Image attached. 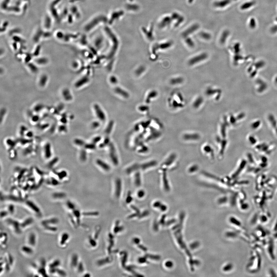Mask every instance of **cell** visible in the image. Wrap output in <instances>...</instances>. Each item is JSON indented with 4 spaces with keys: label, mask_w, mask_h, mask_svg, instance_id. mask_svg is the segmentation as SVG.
<instances>
[{
    "label": "cell",
    "mask_w": 277,
    "mask_h": 277,
    "mask_svg": "<svg viewBox=\"0 0 277 277\" xmlns=\"http://www.w3.org/2000/svg\"><path fill=\"white\" fill-rule=\"evenodd\" d=\"M5 221L7 224L11 228L16 234L19 235L22 233V229L20 225V222L11 218H8Z\"/></svg>",
    "instance_id": "6da1fadb"
},
{
    "label": "cell",
    "mask_w": 277,
    "mask_h": 277,
    "mask_svg": "<svg viewBox=\"0 0 277 277\" xmlns=\"http://www.w3.org/2000/svg\"><path fill=\"white\" fill-rule=\"evenodd\" d=\"M26 206L32 212H34L35 214L40 215L41 214V209L39 208L36 204L35 203L33 202L30 200H28L25 202Z\"/></svg>",
    "instance_id": "7a4b0ae2"
},
{
    "label": "cell",
    "mask_w": 277,
    "mask_h": 277,
    "mask_svg": "<svg viewBox=\"0 0 277 277\" xmlns=\"http://www.w3.org/2000/svg\"><path fill=\"white\" fill-rule=\"evenodd\" d=\"M207 57H208V55L205 53L199 54L191 59L189 61L188 64L190 65H194L205 60Z\"/></svg>",
    "instance_id": "3957f363"
},
{
    "label": "cell",
    "mask_w": 277,
    "mask_h": 277,
    "mask_svg": "<svg viewBox=\"0 0 277 277\" xmlns=\"http://www.w3.org/2000/svg\"><path fill=\"white\" fill-rule=\"evenodd\" d=\"M59 222V220L58 218L57 217H52L42 220L41 222V224L42 226L46 225H56L58 224Z\"/></svg>",
    "instance_id": "277c9868"
},
{
    "label": "cell",
    "mask_w": 277,
    "mask_h": 277,
    "mask_svg": "<svg viewBox=\"0 0 277 277\" xmlns=\"http://www.w3.org/2000/svg\"><path fill=\"white\" fill-rule=\"evenodd\" d=\"M34 218L32 217H29L26 218L23 221L20 222V225L23 230L29 227L34 223Z\"/></svg>",
    "instance_id": "5b68a950"
},
{
    "label": "cell",
    "mask_w": 277,
    "mask_h": 277,
    "mask_svg": "<svg viewBox=\"0 0 277 277\" xmlns=\"http://www.w3.org/2000/svg\"><path fill=\"white\" fill-rule=\"evenodd\" d=\"M28 245L32 247L36 246L37 243V237L35 233L34 232L29 233L28 237Z\"/></svg>",
    "instance_id": "8992f818"
},
{
    "label": "cell",
    "mask_w": 277,
    "mask_h": 277,
    "mask_svg": "<svg viewBox=\"0 0 277 277\" xmlns=\"http://www.w3.org/2000/svg\"><path fill=\"white\" fill-rule=\"evenodd\" d=\"M110 158L111 159L113 163L115 165L118 164V161L117 158V157L116 153H115V148L113 144H110Z\"/></svg>",
    "instance_id": "52a82bcc"
},
{
    "label": "cell",
    "mask_w": 277,
    "mask_h": 277,
    "mask_svg": "<svg viewBox=\"0 0 277 277\" xmlns=\"http://www.w3.org/2000/svg\"><path fill=\"white\" fill-rule=\"evenodd\" d=\"M70 238V235L67 232H64L62 233L61 235L60 241H59V244L60 246H65L67 244Z\"/></svg>",
    "instance_id": "ba28073f"
},
{
    "label": "cell",
    "mask_w": 277,
    "mask_h": 277,
    "mask_svg": "<svg viewBox=\"0 0 277 277\" xmlns=\"http://www.w3.org/2000/svg\"><path fill=\"white\" fill-rule=\"evenodd\" d=\"M79 262L78 255L76 253L72 255L70 261V265L72 268H76Z\"/></svg>",
    "instance_id": "9c48e42d"
},
{
    "label": "cell",
    "mask_w": 277,
    "mask_h": 277,
    "mask_svg": "<svg viewBox=\"0 0 277 277\" xmlns=\"http://www.w3.org/2000/svg\"><path fill=\"white\" fill-rule=\"evenodd\" d=\"M8 241V235L5 232H1V246L3 248L6 247Z\"/></svg>",
    "instance_id": "30bf717a"
},
{
    "label": "cell",
    "mask_w": 277,
    "mask_h": 277,
    "mask_svg": "<svg viewBox=\"0 0 277 277\" xmlns=\"http://www.w3.org/2000/svg\"><path fill=\"white\" fill-rule=\"evenodd\" d=\"M115 196L117 197H119L120 196L122 189L121 181L119 179H117L115 181Z\"/></svg>",
    "instance_id": "8fae6325"
},
{
    "label": "cell",
    "mask_w": 277,
    "mask_h": 277,
    "mask_svg": "<svg viewBox=\"0 0 277 277\" xmlns=\"http://www.w3.org/2000/svg\"><path fill=\"white\" fill-rule=\"evenodd\" d=\"M72 214L76 220L77 226H79L80 223V212L79 210L76 209L72 211Z\"/></svg>",
    "instance_id": "7c38bea8"
},
{
    "label": "cell",
    "mask_w": 277,
    "mask_h": 277,
    "mask_svg": "<svg viewBox=\"0 0 277 277\" xmlns=\"http://www.w3.org/2000/svg\"><path fill=\"white\" fill-rule=\"evenodd\" d=\"M21 251L27 255H31L34 253L33 247L29 245H24L21 248Z\"/></svg>",
    "instance_id": "4fadbf2b"
},
{
    "label": "cell",
    "mask_w": 277,
    "mask_h": 277,
    "mask_svg": "<svg viewBox=\"0 0 277 277\" xmlns=\"http://www.w3.org/2000/svg\"><path fill=\"white\" fill-rule=\"evenodd\" d=\"M96 163L98 166L103 169L105 171H109L111 168L108 164H107L104 161L100 160H98L96 161Z\"/></svg>",
    "instance_id": "5bb4252c"
},
{
    "label": "cell",
    "mask_w": 277,
    "mask_h": 277,
    "mask_svg": "<svg viewBox=\"0 0 277 277\" xmlns=\"http://www.w3.org/2000/svg\"><path fill=\"white\" fill-rule=\"evenodd\" d=\"M34 266L35 267H34V268L37 269L38 274H39L40 275L43 277L49 276L47 272L46 269V268L40 267L39 266H37L36 265L35 266Z\"/></svg>",
    "instance_id": "9a60e30c"
},
{
    "label": "cell",
    "mask_w": 277,
    "mask_h": 277,
    "mask_svg": "<svg viewBox=\"0 0 277 277\" xmlns=\"http://www.w3.org/2000/svg\"><path fill=\"white\" fill-rule=\"evenodd\" d=\"M61 264V261L59 259H55L50 263L48 265L49 269H55L59 268Z\"/></svg>",
    "instance_id": "2e32d148"
},
{
    "label": "cell",
    "mask_w": 277,
    "mask_h": 277,
    "mask_svg": "<svg viewBox=\"0 0 277 277\" xmlns=\"http://www.w3.org/2000/svg\"><path fill=\"white\" fill-rule=\"evenodd\" d=\"M42 227L45 231L51 233H55L58 230V228L55 225H46Z\"/></svg>",
    "instance_id": "e0dca14e"
},
{
    "label": "cell",
    "mask_w": 277,
    "mask_h": 277,
    "mask_svg": "<svg viewBox=\"0 0 277 277\" xmlns=\"http://www.w3.org/2000/svg\"><path fill=\"white\" fill-rule=\"evenodd\" d=\"M184 79L182 77H176L172 78L170 80V83L172 85H177L181 84L183 82Z\"/></svg>",
    "instance_id": "ac0fdd59"
},
{
    "label": "cell",
    "mask_w": 277,
    "mask_h": 277,
    "mask_svg": "<svg viewBox=\"0 0 277 277\" xmlns=\"http://www.w3.org/2000/svg\"><path fill=\"white\" fill-rule=\"evenodd\" d=\"M5 258H6L7 260L9 263V264L10 265L11 267L13 266L14 263V259L11 254L9 253H7L6 255H5Z\"/></svg>",
    "instance_id": "d6986e66"
},
{
    "label": "cell",
    "mask_w": 277,
    "mask_h": 277,
    "mask_svg": "<svg viewBox=\"0 0 277 277\" xmlns=\"http://www.w3.org/2000/svg\"><path fill=\"white\" fill-rule=\"evenodd\" d=\"M65 194L63 193H55L52 195V197L54 199H63L65 198Z\"/></svg>",
    "instance_id": "ffe728a7"
},
{
    "label": "cell",
    "mask_w": 277,
    "mask_h": 277,
    "mask_svg": "<svg viewBox=\"0 0 277 277\" xmlns=\"http://www.w3.org/2000/svg\"><path fill=\"white\" fill-rule=\"evenodd\" d=\"M55 274H57L58 275L61 277H65L67 276V272H65L64 269H61L59 268H57Z\"/></svg>",
    "instance_id": "44dd1931"
},
{
    "label": "cell",
    "mask_w": 277,
    "mask_h": 277,
    "mask_svg": "<svg viewBox=\"0 0 277 277\" xmlns=\"http://www.w3.org/2000/svg\"><path fill=\"white\" fill-rule=\"evenodd\" d=\"M66 206L67 209L71 211L76 209V206L75 204L70 200H68L67 201L66 203Z\"/></svg>",
    "instance_id": "7402d4cb"
},
{
    "label": "cell",
    "mask_w": 277,
    "mask_h": 277,
    "mask_svg": "<svg viewBox=\"0 0 277 277\" xmlns=\"http://www.w3.org/2000/svg\"><path fill=\"white\" fill-rule=\"evenodd\" d=\"M112 260H113V259L111 258H106V259H101V260L97 262V263H98V265H103L106 264L111 262Z\"/></svg>",
    "instance_id": "603a6c76"
},
{
    "label": "cell",
    "mask_w": 277,
    "mask_h": 277,
    "mask_svg": "<svg viewBox=\"0 0 277 277\" xmlns=\"http://www.w3.org/2000/svg\"><path fill=\"white\" fill-rule=\"evenodd\" d=\"M203 102V99L201 97H199L197 98L195 102H194L193 105L195 108H198L201 105Z\"/></svg>",
    "instance_id": "cb8c5ba5"
},
{
    "label": "cell",
    "mask_w": 277,
    "mask_h": 277,
    "mask_svg": "<svg viewBox=\"0 0 277 277\" xmlns=\"http://www.w3.org/2000/svg\"><path fill=\"white\" fill-rule=\"evenodd\" d=\"M135 181L136 186H140L141 184V179H140V174L139 173H137L135 175Z\"/></svg>",
    "instance_id": "d4e9b609"
},
{
    "label": "cell",
    "mask_w": 277,
    "mask_h": 277,
    "mask_svg": "<svg viewBox=\"0 0 277 277\" xmlns=\"http://www.w3.org/2000/svg\"><path fill=\"white\" fill-rule=\"evenodd\" d=\"M154 164L155 163L154 162H148L147 163L141 165V168L143 170L149 168L151 167V166H153L154 165Z\"/></svg>",
    "instance_id": "484cf974"
},
{
    "label": "cell",
    "mask_w": 277,
    "mask_h": 277,
    "mask_svg": "<svg viewBox=\"0 0 277 277\" xmlns=\"http://www.w3.org/2000/svg\"><path fill=\"white\" fill-rule=\"evenodd\" d=\"M7 210L9 212V214H14L15 211V205L13 204H10L8 206H7Z\"/></svg>",
    "instance_id": "4316f807"
},
{
    "label": "cell",
    "mask_w": 277,
    "mask_h": 277,
    "mask_svg": "<svg viewBox=\"0 0 277 277\" xmlns=\"http://www.w3.org/2000/svg\"><path fill=\"white\" fill-rule=\"evenodd\" d=\"M139 167L138 165L137 164H135L133 165L130 167L129 168L127 169V172L129 174L131 173L132 172H133V171H136V169H137V168Z\"/></svg>",
    "instance_id": "83f0119b"
},
{
    "label": "cell",
    "mask_w": 277,
    "mask_h": 277,
    "mask_svg": "<svg viewBox=\"0 0 277 277\" xmlns=\"http://www.w3.org/2000/svg\"><path fill=\"white\" fill-rule=\"evenodd\" d=\"M76 268H77V271L79 273H82L84 270L83 264L82 262H80L78 263Z\"/></svg>",
    "instance_id": "f1b7e54d"
},
{
    "label": "cell",
    "mask_w": 277,
    "mask_h": 277,
    "mask_svg": "<svg viewBox=\"0 0 277 277\" xmlns=\"http://www.w3.org/2000/svg\"><path fill=\"white\" fill-rule=\"evenodd\" d=\"M119 221H117L116 222V225H115L114 230V231L115 233H118L119 232L121 231H123L124 230V228H123V227L119 226Z\"/></svg>",
    "instance_id": "f546056e"
},
{
    "label": "cell",
    "mask_w": 277,
    "mask_h": 277,
    "mask_svg": "<svg viewBox=\"0 0 277 277\" xmlns=\"http://www.w3.org/2000/svg\"><path fill=\"white\" fill-rule=\"evenodd\" d=\"M47 265L46 261L45 258H42L40 259L39 266L46 268Z\"/></svg>",
    "instance_id": "4dcf8cb0"
},
{
    "label": "cell",
    "mask_w": 277,
    "mask_h": 277,
    "mask_svg": "<svg viewBox=\"0 0 277 277\" xmlns=\"http://www.w3.org/2000/svg\"><path fill=\"white\" fill-rule=\"evenodd\" d=\"M9 212L7 211V210H2L1 212V219H4L6 218L9 215Z\"/></svg>",
    "instance_id": "1f68e13d"
},
{
    "label": "cell",
    "mask_w": 277,
    "mask_h": 277,
    "mask_svg": "<svg viewBox=\"0 0 277 277\" xmlns=\"http://www.w3.org/2000/svg\"><path fill=\"white\" fill-rule=\"evenodd\" d=\"M83 215L85 216H97L99 214L98 212H84L82 214Z\"/></svg>",
    "instance_id": "d6a6232c"
},
{
    "label": "cell",
    "mask_w": 277,
    "mask_h": 277,
    "mask_svg": "<svg viewBox=\"0 0 277 277\" xmlns=\"http://www.w3.org/2000/svg\"><path fill=\"white\" fill-rule=\"evenodd\" d=\"M124 255L123 257V259L122 260V265L123 266H125V263H126V261H127V253L126 252H121Z\"/></svg>",
    "instance_id": "836d02e7"
},
{
    "label": "cell",
    "mask_w": 277,
    "mask_h": 277,
    "mask_svg": "<svg viewBox=\"0 0 277 277\" xmlns=\"http://www.w3.org/2000/svg\"><path fill=\"white\" fill-rule=\"evenodd\" d=\"M89 242L90 243V245L92 246H93V247H95L96 245V242L94 239L92 238L91 237H89Z\"/></svg>",
    "instance_id": "e575fe53"
},
{
    "label": "cell",
    "mask_w": 277,
    "mask_h": 277,
    "mask_svg": "<svg viewBox=\"0 0 277 277\" xmlns=\"http://www.w3.org/2000/svg\"><path fill=\"white\" fill-rule=\"evenodd\" d=\"M144 195V191L143 190L139 191H138V193H137V196H138V197H140V198L143 197Z\"/></svg>",
    "instance_id": "d590c367"
},
{
    "label": "cell",
    "mask_w": 277,
    "mask_h": 277,
    "mask_svg": "<svg viewBox=\"0 0 277 277\" xmlns=\"http://www.w3.org/2000/svg\"><path fill=\"white\" fill-rule=\"evenodd\" d=\"M138 262L140 263H144L146 262V259L145 257L139 258L138 259Z\"/></svg>",
    "instance_id": "8d00e7d4"
},
{
    "label": "cell",
    "mask_w": 277,
    "mask_h": 277,
    "mask_svg": "<svg viewBox=\"0 0 277 277\" xmlns=\"http://www.w3.org/2000/svg\"><path fill=\"white\" fill-rule=\"evenodd\" d=\"M149 212H148V211H145L144 212H143V213L141 215L139 216V218H143V217H144L148 215L149 214Z\"/></svg>",
    "instance_id": "74e56055"
},
{
    "label": "cell",
    "mask_w": 277,
    "mask_h": 277,
    "mask_svg": "<svg viewBox=\"0 0 277 277\" xmlns=\"http://www.w3.org/2000/svg\"><path fill=\"white\" fill-rule=\"evenodd\" d=\"M133 200L132 197L131 196L130 194H129L128 196H127V199H126V202L127 203H130Z\"/></svg>",
    "instance_id": "f35d334b"
},
{
    "label": "cell",
    "mask_w": 277,
    "mask_h": 277,
    "mask_svg": "<svg viewBox=\"0 0 277 277\" xmlns=\"http://www.w3.org/2000/svg\"><path fill=\"white\" fill-rule=\"evenodd\" d=\"M133 241L135 244H139L140 242V240L139 238H137V237H136L133 239Z\"/></svg>",
    "instance_id": "ab89813d"
},
{
    "label": "cell",
    "mask_w": 277,
    "mask_h": 277,
    "mask_svg": "<svg viewBox=\"0 0 277 277\" xmlns=\"http://www.w3.org/2000/svg\"><path fill=\"white\" fill-rule=\"evenodd\" d=\"M138 246L139 248L141 250H142L143 251H146L147 250L146 247H144V246H143V245H138Z\"/></svg>",
    "instance_id": "60d3db41"
},
{
    "label": "cell",
    "mask_w": 277,
    "mask_h": 277,
    "mask_svg": "<svg viewBox=\"0 0 277 277\" xmlns=\"http://www.w3.org/2000/svg\"><path fill=\"white\" fill-rule=\"evenodd\" d=\"M100 231H101V229L99 228V230L97 231L95 233V235L94 237L95 239H97L98 238V235H99L100 234Z\"/></svg>",
    "instance_id": "b9f144b4"
},
{
    "label": "cell",
    "mask_w": 277,
    "mask_h": 277,
    "mask_svg": "<svg viewBox=\"0 0 277 277\" xmlns=\"http://www.w3.org/2000/svg\"><path fill=\"white\" fill-rule=\"evenodd\" d=\"M131 207L136 211V213L138 214H139V213H140V211H139V210L136 207H135L134 206H131Z\"/></svg>",
    "instance_id": "7bdbcfd3"
},
{
    "label": "cell",
    "mask_w": 277,
    "mask_h": 277,
    "mask_svg": "<svg viewBox=\"0 0 277 277\" xmlns=\"http://www.w3.org/2000/svg\"><path fill=\"white\" fill-rule=\"evenodd\" d=\"M101 139V138L100 137H96L95 138H94V142L97 143L98 142V141H100Z\"/></svg>",
    "instance_id": "ee69618b"
},
{
    "label": "cell",
    "mask_w": 277,
    "mask_h": 277,
    "mask_svg": "<svg viewBox=\"0 0 277 277\" xmlns=\"http://www.w3.org/2000/svg\"><path fill=\"white\" fill-rule=\"evenodd\" d=\"M138 214L136 213V214H133L129 216L128 217V218H134V217L137 216V215H138Z\"/></svg>",
    "instance_id": "f6af8a7d"
},
{
    "label": "cell",
    "mask_w": 277,
    "mask_h": 277,
    "mask_svg": "<svg viewBox=\"0 0 277 277\" xmlns=\"http://www.w3.org/2000/svg\"><path fill=\"white\" fill-rule=\"evenodd\" d=\"M84 276L86 277H90V274H85L84 275Z\"/></svg>",
    "instance_id": "bcb514c9"
}]
</instances>
